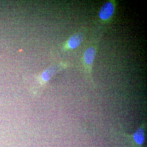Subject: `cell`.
<instances>
[{
  "mask_svg": "<svg viewBox=\"0 0 147 147\" xmlns=\"http://www.w3.org/2000/svg\"><path fill=\"white\" fill-rule=\"evenodd\" d=\"M84 37V34L82 32H78L74 34L64 43L63 50L67 51L76 49L82 44Z\"/></svg>",
  "mask_w": 147,
  "mask_h": 147,
  "instance_id": "cell-4",
  "label": "cell"
},
{
  "mask_svg": "<svg viewBox=\"0 0 147 147\" xmlns=\"http://www.w3.org/2000/svg\"><path fill=\"white\" fill-rule=\"evenodd\" d=\"M97 44L92 43L89 45L84 50L82 61L84 69L89 76L91 75L95 58L97 52Z\"/></svg>",
  "mask_w": 147,
  "mask_h": 147,
  "instance_id": "cell-1",
  "label": "cell"
},
{
  "mask_svg": "<svg viewBox=\"0 0 147 147\" xmlns=\"http://www.w3.org/2000/svg\"><path fill=\"white\" fill-rule=\"evenodd\" d=\"M117 6V2L114 0H110L104 3L98 11L99 21L103 24L109 23L115 15Z\"/></svg>",
  "mask_w": 147,
  "mask_h": 147,
  "instance_id": "cell-2",
  "label": "cell"
},
{
  "mask_svg": "<svg viewBox=\"0 0 147 147\" xmlns=\"http://www.w3.org/2000/svg\"><path fill=\"white\" fill-rule=\"evenodd\" d=\"M133 138L135 142L138 145L143 144L145 139V129L143 127L141 126L134 132Z\"/></svg>",
  "mask_w": 147,
  "mask_h": 147,
  "instance_id": "cell-5",
  "label": "cell"
},
{
  "mask_svg": "<svg viewBox=\"0 0 147 147\" xmlns=\"http://www.w3.org/2000/svg\"><path fill=\"white\" fill-rule=\"evenodd\" d=\"M68 66V63L62 62L53 65L41 74L40 77V82L42 84H45L59 71Z\"/></svg>",
  "mask_w": 147,
  "mask_h": 147,
  "instance_id": "cell-3",
  "label": "cell"
}]
</instances>
